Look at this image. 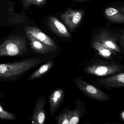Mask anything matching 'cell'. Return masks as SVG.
Listing matches in <instances>:
<instances>
[{"label": "cell", "instance_id": "d4e9b609", "mask_svg": "<svg viewBox=\"0 0 124 124\" xmlns=\"http://www.w3.org/2000/svg\"><path fill=\"white\" fill-rule=\"evenodd\" d=\"M115 124H118V123H115Z\"/></svg>", "mask_w": 124, "mask_h": 124}, {"label": "cell", "instance_id": "8992f818", "mask_svg": "<svg viewBox=\"0 0 124 124\" xmlns=\"http://www.w3.org/2000/svg\"><path fill=\"white\" fill-rule=\"evenodd\" d=\"M94 41L102 42L110 48L119 54H122L121 50L117 44V38L116 35L102 30L94 37Z\"/></svg>", "mask_w": 124, "mask_h": 124}, {"label": "cell", "instance_id": "4fadbf2b", "mask_svg": "<svg viewBox=\"0 0 124 124\" xmlns=\"http://www.w3.org/2000/svg\"><path fill=\"white\" fill-rule=\"evenodd\" d=\"M92 46L97 51L99 55L106 59H112L117 55V52L108 47L102 42L94 41L92 42Z\"/></svg>", "mask_w": 124, "mask_h": 124}, {"label": "cell", "instance_id": "7402d4cb", "mask_svg": "<svg viewBox=\"0 0 124 124\" xmlns=\"http://www.w3.org/2000/svg\"><path fill=\"white\" fill-rule=\"evenodd\" d=\"M74 2H81L82 1H86L90 0H73Z\"/></svg>", "mask_w": 124, "mask_h": 124}, {"label": "cell", "instance_id": "5b68a950", "mask_svg": "<svg viewBox=\"0 0 124 124\" xmlns=\"http://www.w3.org/2000/svg\"><path fill=\"white\" fill-rule=\"evenodd\" d=\"M46 103L44 95H41L36 100L32 114L31 124H44L46 116L44 107Z\"/></svg>", "mask_w": 124, "mask_h": 124}, {"label": "cell", "instance_id": "6da1fadb", "mask_svg": "<svg viewBox=\"0 0 124 124\" xmlns=\"http://www.w3.org/2000/svg\"><path fill=\"white\" fill-rule=\"evenodd\" d=\"M45 59L38 56L0 63V82H17L28 72L41 63Z\"/></svg>", "mask_w": 124, "mask_h": 124}, {"label": "cell", "instance_id": "484cf974", "mask_svg": "<svg viewBox=\"0 0 124 124\" xmlns=\"http://www.w3.org/2000/svg\"></svg>", "mask_w": 124, "mask_h": 124}, {"label": "cell", "instance_id": "7c38bea8", "mask_svg": "<svg viewBox=\"0 0 124 124\" xmlns=\"http://www.w3.org/2000/svg\"><path fill=\"white\" fill-rule=\"evenodd\" d=\"M47 24L51 31L58 35L63 38H70V34L66 27L57 18L50 17L48 20Z\"/></svg>", "mask_w": 124, "mask_h": 124}, {"label": "cell", "instance_id": "d6986e66", "mask_svg": "<svg viewBox=\"0 0 124 124\" xmlns=\"http://www.w3.org/2000/svg\"><path fill=\"white\" fill-rule=\"evenodd\" d=\"M16 119L17 116L14 114L5 110L0 104V119L3 121H11Z\"/></svg>", "mask_w": 124, "mask_h": 124}, {"label": "cell", "instance_id": "603a6c76", "mask_svg": "<svg viewBox=\"0 0 124 124\" xmlns=\"http://www.w3.org/2000/svg\"><path fill=\"white\" fill-rule=\"evenodd\" d=\"M5 96V95L4 94V93H2V92L0 91V98H1Z\"/></svg>", "mask_w": 124, "mask_h": 124}, {"label": "cell", "instance_id": "ac0fdd59", "mask_svg": "<svg viewBox=\"0 0 124 124\" xmlns=\"http://www.w3.org/2000/svg\"><path fill=\"white\" fill-rule=\"evenodd\" d=\"M46 0H22L21 3L23 8L27 9L31 6H41L43 4Z\"/></svg>", "mask_w": 124, "mask_h": 124}, {"label": "cell", "instance_id": "cb8c5ba5", "mask_svg": "<svg viewBox=\"0 0 124 124\" xmlns=\"http://www.w3.org/2000/svg\"><path fill=\"white\" fill-rule=\"evenodd\" d=\"M90 124V123H89V122H88V121H87V122H86V123H85V124Z\"/></svg>", "mask_w": 124, "mask_h": 124}, {"label": "cell", "instance_id": "3957f363", "mask_svg": "<svg viewBox=\"0 0 124 124\" xmlns=\"http://www.w3.org/2000/svg\"><path fill=\"white\" fill-rule=\"evenodd\" d=\"M124 67L115 63L97 62L87 66L86 72L89 74L97 76H105L122 72Z\"/></svg>", "mask_w": 124, "mask_h": 124}, {"label": "cell", "instance_id": "9a60e30c", "mask_svg": "<svg viewBox=\"0 0 124 124\" xmlns=\"http://www.w3.org/2000/svg\"><path fill=\"white\" fill-rule=\"evenodd\" d=\"M83 105L76 104L73 110H70L69 124H78L80 119L84 116Z\"/></svg>", "mask_w": 124, "mask_h": 124}, {"label": "cell", "instance_id": "e0dca14e", "mask_svg": "<svg viewBox=\"0 0 124 124\" xmlns=\"http://www.w3.org/2000/svg\"><path fill=\"white\" fill-rule=\"evenodd\" d=\"M70 108H67L62 111L57 118V124H69Z\"/></svg>", "mask_w": 124, "mask_h": 124}, {"label": "cell", "instance_id": "52a82bcc", "mask_svg": "<svg viewBox=\"0 0 124 124\" xmlns=\"http://www.w3.org/2000/svg\"><path fill=\"white\" fill-rule=\"evenodd\" d=\"M94 82L108 89L124 87V73L119 72L109 77L97 80Z\"/></svg>", "mask_w": 124, "mask_h": 124}, {"label": "cell", "instance_id": "44dd1931", "mask_svg": "<svg viewBox=\"0 0 124 124\" xmlns=\"http://www.w3.org/2000/svg\"><path fill=\"white\" fill-rule=\"evenodd\" d=\"M119 117L121 120L124 121V110H123L120 112L119 114Z\"/></svg>", "mask_w": 124, "mask_h": 124}, {"label": "cell", "instance_id": "9c48e42d", "mask_svg": "<svg viewBox=\"0 0 124 124\" xmlns=\"http://www.w3.org/2000/svg\"><path fill=\"white\" fill-rule=\"evenodd\" d=\"M25 32L28 33L46 46L57 50V47L55 42L39 28L35 26H25Z\"/></svg>", "mask_w": 124, "mask_h": 124}, {"label": "cell", "instance_id": "277c9868", "mask_svg": "<svg viewBox=\"0 0 124 124\" xmlns=\"http://www.w3.org/2000/svg\"><path fill=\"white\" fill-rule=\"evenodd\" d=\"M74 80L79 89L86 96L92 100L104 101L111 98L110 97L105 93L81 79L77 78Z\"/></svg>", "mask_w": 124, "mask_h": 124}, {"label": "cell", "instance_id": "2e32d148", "mask_svg": "<svg viewBox=\"0 0 124 124\" xmlns=\"http://www.w3.org/2000/svg\"><path fill=\"white\" fill-rule=\"evenodd\" d=\"M53 65V61H49L31 74L27 79L28 81H33L41 78L50 70Z\"/></svg>", "mask_w": 124, "mask_h": 124}, {"label": "cell", "instance_id": "ba28073f", "mask_svg": "<svg viewBox=\"0 0 124 124\" xmlns=\"http://www.w3.org/2000/svg\"><path fill=\"white\" fill-rule=\"evenodd\" d=\"M83 11L68 9L60 16L65 24L72 31L75 29L80 23L83 16Z\"/></svg>", "mask_w": 124, "mask_h": 124}, {"label": "cell", "instance_id": "5bb4252c", "mask_svg": "<svg viewBox=\"0 0 124 124\" xmlns=\"http://www.w3.org/2000/svg\"><path fill=\"white\" fill-rule=\"evenodd\" d=\"M105 14L107 19L112 22L117 23H124V14L115 8H107L105 11Z\"/></svg>", "mask_w": 124, "mask_h": 124}, {"label": "cell", "instance_id": "ffe728a7", "mask_svg": "<svg viewBox=\"0 0 124 124\" xmlns=\"http://www.w3.org/2000/svg\"><path fill=\"white\" fill-rule=\"evenodd\" d=\"M116 37H117V40L118 39L120 43V44L122 46V48H124V35H123L122 36H118L117 35H116Z\"/></svg>", "mask_w": 124, "mask_h": 124}, {"label": "cell", "instance_id": "30bf717a", "mask_svg": "<svg viewBox=\"0 0 124 124\" xmlns=\"http://www.w3.org/2000/svg\"><path fill=\"white\" fill-rule=\"evenodd\" d=\"M65 97V91L62 88L56 89L50 94L49 99L50 116H53L58 110Z\"/></svg>", "mask_w": 124, "mask_h": 124}, {"label": "cell", "instance_id": "8fae6325", "mask_svg": "<svg viewBox=\"0 0 124 124\" xmlns=\"http://www.w3.org/2000/svg\"><path fill=\"white\" fill-rule=\"evenodd\" d=\"M25 34L29 41L30 49L33 53L43 55L50 54L56 51L41 43L27 32H25Z\"/></svg>", "mask_w": 124, "mask_h": 124}, {"label": "cell", "instance_id": "7a4b0ae2", "mask_svg": "<svg viewBox=\"0 0 124 124\" xmlns=\"http://www.w3.org/2000/svg\"><path fill=\"white\" fill-rule=\"evenodd\" d=\"M29 45L25 35L10 34L0 41V58L27 56L30 52Z\"/></svg>", "mask_w": 124, "mask_h": 124}]
</instances>
